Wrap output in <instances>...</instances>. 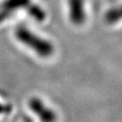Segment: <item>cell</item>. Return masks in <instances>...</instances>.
Instances as JSON below:
<instances>
[{
	"instance_id": "cell-1",
	"label": "cell",
	"mask_w": 122,
	"mask_h": 122,
	"mask_svg": "<svg viewBox=\"0 0 122 122\" xmlns=\"http://www.w3.org/2000/svg\"><path fill=\"white\" fill-rule=\"evenodd\" d=\"M15 35L19 41H21L24 44L33 49L39 56L49 57L53 52L54 49L48 41L34 35L26 27L19 26L15 31Z\"/></svg>"
},
{
	"instance_id": "cell-4",
	"label": "cell",
	"mask_w": 122,
	"mask_h": 122,
	"mask_svg": "<svg viewBox=\"0 0 122 122\" xmlns=\"http://www.w3.org/2000/svg\"><path fill=\"white\" fill-rule=\"evenodd\" d=\"M29 0H6L4 4L0 6V22L4 21L6 17L22 6L28 4Z\"/></svg>"
},
{
	"instance_id": "cell-2",
	"label": "cell",
	"mask_w": 122,
	"mask_h": 122,
	"mask_svg": "<svg viewBox=\"0 0 122 122\" xmlns=\"http://www.w3.org/2000/svg\"><path fill=\"white\" fill-rule=\"evenodd\" d=\"M30 109L39 118L41 122H56V113L48 108L42 100L38 98H32L28 102Z\"/></svg>"
},
{
	"instance_id": "cell-5",
	"label": "cell",
	"mask_w": 122,
	"mask_h": 122,
	"mask_svg": "<svg viewBox=\"0 0 122 122\" xmlns=\"http://www.w3.org/2000/svg\"><path fill=\"white\" fill-rule=\"evenodd\" d=\"M106 21L108 23H116L122 19V5L118 6V7H114L110 9L109 11L107 12L106 15Z\"/></svg>"
},
{
	"instance_id": "cell-6",
	"label": "cell",
	"mask_w": 122,
	"mask_h": 122,
	"mask_svg": "<svg viewBox=\"0 0 122 122\" xmlns=\"http://www.w3.org/2000/svg\"><path fill=\"white\" fill-rule=\"evenodd\" d=\"M11 111V106L0 103V115L5 113H9Z\"/></svg>"
},
{
	"instance_id": "cell-3",
	"label": "cell",
	"mask_w": 122,
	"mask_h": 122,
	"mask_svg": "<svg viewBox=\"0 0 122 122\" xmlns=\"http://www.w3.org/2000/svg\"><path fill=\"white\" fill-rule=\"evenodd\" d=\"M70 5V16L71 20L76 24L81 25L85 19L84 11V1L83 0H69Z\"/></svg>"
}]
</instances>
